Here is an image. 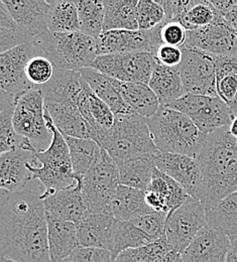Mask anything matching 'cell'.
<instances>
[{"label":"cell","instance_id":"obj_25","mask_svg":"<svg viewBox=\"0 0 237 262\" xmlns=\"http://www.w3.org/2000/svg\"><path fill=\"white\" fill-rule=\"evenodd\" d=\"M48 243L52 262H62L78 247L77 227L75 223L54 219L47 216Z\"/></svg>","mask_w":237,"mask_h":262},{"label":"cell","instance_id":"obj_46","mask_svg":"<svg viewBox=\"0 0 237 262\" xmlns=\"http://www.w3.org/2000/svg\"><path fill=\"white\" fill-rule=\"evenodd\" d=\"M62 262H113V259L108 250L80 246Z\"/></svg>","mask_w":237,"mask_h":262},{"label":"cell","instance_id":"obj_26","mask_svg":"<svg viewBox=\"0 0 237 262\" xmlns=\"http://www.w3.org/2000/svg\"><path fill=\"white\" fill-rule=\"evenodd\" d=\"M45 110L63 135L91 139L86 121L80 113L77 104L45 103Z\"/></svg>","mask_w":237,"mask_h":262},{"label":"cell","instance_id":"obj_28","mask_svg":"<svg viewBox=\"0 0 237 262\" xmlns=\"http://www.w3.org/2000/svg\"><path fill=\"white\" fill-rule=\"evenodd\" d=\"M154 242L141 226L138 218L130 221L116 220L109 252L114 260L121 252L127 249L143 247Z\"/></svg>","mask_w":237,"mask_h":262},{"label":"cell","instance_id":"obj_10","mask_svg":"<svg viewBox=\"0 0 237 262\" xmlns=\"http://www.w3.org/2000/svg\"><path fill=\"white\" fill-rule=\"evenodd\" d=\"M205 226H207V216L203 204L190 196L183 205L168 214L166 240L170 251L183 254Z\"/></svg>","mask_w":237,"mask_h":262},{"label":"cell","instance_id":"obj_5","mask_svg":"<svg viewBox=\"0 0 237 262\" xmlns=\"http://www.w3.org/2000/svg\"><path fill=\"white\" fill-rule=\"evenodd\" d=\"M40 56L48 58L56 69L81 72L90 68L98 57L95 38L81 32L48 33L34 38Z\"/></svg>","mask_w":237,"mask_h":262},{"label":"cell","instance_id":"obj_38","mask_svg":"<svg viewBox=\"0 0 237 262\" xmlns=\"http://www.w3.org/2000/svg\"><path fill=\"white\" fill-rule=\"evenodd\" d=\"M147 190L156 192L165 200L169 213L179 208L190 198L188 193L175 180L157 167L154 170L153 179Z\"/></svg>","mask_w":237,"mask_h":262},{"label":"cell","instance_id":"obj_15","mask_svg":"<svg viewBox=\"0 0 237 262\" xmlns=\"http://www.w3.org/2000/svg\"><path fill=\"white\" fill-rule=\"evenodd\" d=\"M159 170L175 180L190 196L198 200L201 188L199 161L184 155L159 151L155 157Z\"/></svg>","mask_w":237,"mask_h":262},{"label":"cell","instance_id":"obj_32","mask_svg":"<svg viewBox=\"0 0 237 262\" xmlns=\"http://www.w3.org/2000/svg\"><path fill=\"white\" fill-rule=\"evenodd\" d=\"M137 0H106L104 1L105 16L103 32L137 31Z\"/></svg>","mask_w":237,"mask_h":262},{"label":"cell","instance_id":"obj_14","mask_svg":"<svg viewBox=\"0 0 237 262\" xmlns=\"http://www.w3.org/2000/svg\"><path fill=\"white\" fill-rule=\"evenodd\" d=\"M183 47L197 49L217 57L233 56L237 55V33L218 12L211 25L188 32Z\"/></svg>","mask_w":237,"mask_h":262},{"label":"cell","instance_id":"obj_35","mask_svg":"<svg viewBox=\"0 0 237 262\" xmlns=\"http://www.w3.org/2000/svg\"><path fill=\"white\" fill-rule=\"evenodd\" d=\"M50 13L48 19L49 32L57 33L80 32L78 9L76 1H49Z\"/></svg>","mask_w":237,"mask_h":262},{"label":"cell","instance_id":"obj_23","mask_svg":"<svg viewBox=\"0 0 237 262\" xmlns=\"http://www.w3.org/2000/svg\"><path fill=\"white\" fill-rule=\"evenodd\" d=\"M80 73L92 91L110 107L114 115L135 113L120 94L118 80L112 79L93 68H85Z\"/></svg>","mask_w":237,"mask_h":262},{"label":"cell","instance_id":"obj_51","mask_svg":"<svg viewBox=\"0 0 237 262\" xmlns=\"http://www.w3.org/2000/svg\"><path fill=\"white\" fill-rule=\"evenodd\" d=\"M159 262H183L182 254L175 251H169Z\"/></svg>","mask_w":237,"mask_h":262},{"label":"cell","instance_id":"obj_18","mask_svg":"<svg viewBox=\"0 0 237 262\" xmlns=\"http://www.w3.org/2000/svg\"><path fill=\"white\" fill-rule=\"evenodd\" d=\"M35 152L17 148L0 155L1 189L9 193H15L27 188L33 181V174L28 167V164L31 163L39 166Z\"/></svg>","mask_w":237,"mask_h":262},{"label":"cell","instance_id":"obj_1","mask_svg":"<svg viewBox=\"0 0 237 262\" xmlns=\"http://www.w3.org/2000/svg\"><path fill=\"white\" fill-rule=\"evenodd\" d=\"M42 185L33 180L26 189L9 193L1 189L0 252L15 262H52L48 220L40 196Z\"/></svg>","mask_w":237,"mask_h":262},{"label":"cell","instance_id":"obj_52","mask_svg":"<svg viewBox=\"0 0 237 262\" xmlns=\"http://www.w3.org/2000/svg\"><path fill=\"white\" fill-rule=\"evenodd\" d=\"M229 131L237 139V116L233 118V120L229 126Z\"/></svg>","mask_w":237,"mask_h":262},{"label":"cell","instance_id":"obj_42","mask_svg":"<svg viewBox=\"0 0 237 262\" xmlns=\"http://www.w3.org/2000/svg\"><path fill=\"white\" fill-rule=\"evenodd\" d=\"M16 104L10 105L0 112V154L17 149L23 141V137L16 133L13 126Z\"/></svg>","mask_w":237,"mask_h":262},{"label":"cell","instance_id":"obj_16","mask_svg":"<svg viewBox=\"0 0 237 262\" xmlns=\"http://www.w3.org/2000/svg\"><path fill=\"white\" fill-rule=\"evenodd\" d=\"M97 54L123 55L130 53H150L155 56L157 46L150 31H108L96 39Z\"/></svg>","mask_w":237,"mask_h":262},{"label":"cell","instance_id":"obj_45","mask_svg":"<svg viewBox=\"0 0 237 262\" xmlns=\"http://www.w3.org/2000/svg\"><path fill=\"white\" fill-rule=\"evenodd\" d=\"M161 45L182 48L187 39L188 31L178 21H164L157 28Z\"/></svg>","mask_w":237,"mask_h":262},{"label":"cell","instance_id":"obj_4","mask_svg":"<svg viewBox=\"0 0 237 262\" xmlns=\"http://www.w3.org/2000/svg\"><path fill=\"white\" fill-rule=\"evenodd\" d=\"M45 118L48 127L53 133V141L46 150L35 152L39 166L31 163L28 164L33 180L39 182L45 188L40 198L50 196L78 182L73 171L70 150L64 135L55 126L46 110Z\"/></svg>","mask_w":237,"mask_h":262},{"label":"cell","instance_id":"obj_53","mask_svg":"<svg viewBox=\"0 0 237 262\" xmlns=\"http://www.w3.org/2000/svg\"><path fill=\"white\" fill-rule=\"evenodd\" d=\"M229 108H230V110H231V112H232V114H233V116L234 117H236L237 116V95L236 98L235 100L229 105Z\"/></svg>","mask_w":237,"mask_h":262},{"label":"cell","instance_id":"obj_21","mask_svg":"<svg viewBox=\"0 0 237 262\" xmlns=\"http://www.w3.org/2000/svg\"><path fill=\"white\" fill-rule=\"evenodd\" d=\"M17 26L36 38L49 32L50 3L46 0H3Z\"/></svg>","mask_w":237,"mask_h":262},{"label":"cell","instance_id":"obj_44","mask_svg":"<svg viewBox=\"0 0 237 262\" xmlns=\"http://www.w3.org/2000/svg\"><path fill=\"white\" fill-rule=\"evenodd\" d=\"M56 72L54 64L46 57L36 56L26 68V76L34 88H41L51 82Z\"/></svg>","mask_w":237,"mask_h":262},{"label":"cell","instance_id":"obj_29","mask_svg":"<svg viewBox=\"0 0 237 262\" xmlns=\"http://www.w3.org/2000/svg\"><path fill=\"white\" fill-rule=\"evenodd\" d=\"M148 86L156 94L161 106L167 107L170 103L182 98L186 93L180 73L177 68L156 66Z\"/></svg>","mask_w":237,"mask_h":262},{"label":"cell","instance_id":"obj_34","mask_svg":"<svg viewBox=\"0 0 237 262\" xmlns=\"http://www.w3.org/2000/svg\"><path fill=\"white\" fill-rule=\"evenodd\" d=\"M68 144L71 163L76 179H82L98 157L101 147L92 139L64 135Z\"/></svg>","mask_w":237,"mask_h":262},{"label":"cell","instance_id":"obj_11","mask_svg":"<svg viewBox=\"0 0 237 262\" xmlns=\"http://www.w3.org/2000/svg\"><path fill=\"white\" fill-rule=\"evenodd\" d=\"M183 60L177 67L186 94L218 97L216 91V56L182 47Z\"/></svg>","mask_w":237,"mask_h":262},{"label":"cell","instance_id":"obj_24","mask_svg":"<svg viewBox=\"0 0 237 262\" xmlns=\"http://www.w3.org/2000/svg\"><path fill=\"white\" fill-rule=\"evenodd\" d=\"M83 82L80 72L56 69L51 82L39 89L44 93L45 103H73L78 105Z\"/></svg>","mask_w":237,"mask_h":262},{"label":"cell","instance_id":"obj_30","mask_svg":"<svg viewBox=\"0 0 237 262\" xmlns=\"http://www.w3.org/2000/svg\"><path fill=\"white\" fill-rule=\"evenodd\" d=\"M155 157L156 156H141L116 164L119 169L120 184L146 191L150 185L154 170L157 167Z\"/></svg>","mask_w":237,"mask_h":262},{"label":"cell","instance_id":"obj_22","mask_svg":"<svg viewBox=\"0 0 237 262\" xmlns=\"http://www.w3.org/2000/svg\"><path fill=\"white\" fill-rule=\"evenodd\" d=\"M116 219L111 215L88 213L76 224L82 247L110 250Z\"/></svg>","mask_w":237,"mask_h":262},{"label":"cell","instance_id":"obj_48","mask_svg":"<svg viewBox=\"0 0 237 262\" xmlns=\"http://www.w3.org/2000/svg\"><path fill=\"white\" fill-rule=\"evenodd\" d=\"M211 3L215 7V9L223 16L236 4L237 0L236 1H232V0H216V1H211Z\"/></svg>","mask_w":237,"mask_h":262},{"label":"cell","instance_id":"obj_41","mask_svg":"<svg viewBox=\"0 0 237 262\" xmlns=\"http://www.w3.org/2000/svg\"><path fill=\"white\" fill-rule=\"evenodd\" d=\"M170 251L166 238L149 245L127 249L121 252L113 262H159Z\"/></svg>","mask_w":237,"mask_h":262},{"label":"cell","instance_id":"obj_54","mask_svg":"<svg viewBox=\"0 0 237 262\" xmlns=\"http://www.w3.org/2000/svg\"><path fill=\"white\" fill-rule=\"evenodd\" d=\"M0 262H15V261H13V260H11V259H8V258H6V257H2V256H1V259H0Z\"/></svg>","mask_w":237,"mask_h":262},{"label":"cell","instance_id":"obj_43","mask_svg":"<svg viewBox=\"0 0 237 262\" xmlns=\"http://www.w3.org/2000/svg\"><path fill=\"white\" fill-rule=\"evenodd\" d=\"M139 31H150L165 21L166 14L158 1L139 0L136 7Z\"/></svg>","mask_w":237,"mask_h":262},{"label":"cell","instance_id":"obj_36","mask_svg":"<svg viewBox=\"0 0 237 262\" xmlns=\"http://www.w3.org/2000/svg\"><path fill=\"white\" fill-rule=\"evenodd\" d=\"M216 91L228 106L237 95V55L216 56Z\"/></svg>","mask_w":237,"mask_h":262},{"label":"cell","instance_id":"obj_20","mask_svg":"<svg viewBox=\"0 0 237 262\" xmlns=\"http://www.w3.org/2000/svg\"><path fill=\"white\" fill-rule=\"evenodd\" d=\"M40 199L46 215L54 219L77 224L89 213L82 196L79 182Z\"/></svg>","mask_w":237,"mask_h":262},{"label":"cell","instance_id":"obj_49","mask_svg":"<svg viewBox=\"0 0 237 262\" xmlns=\"http://www.w3.org/2000/svg\"><path fill=\"white\" fill-rule=\"evenodd\" d=\"M228 237L230 241V246L227 253L226 262H237V234Z\"/></svg>","mask_w":237,"mask_h":262},{"label":"cell","instance_id":"obj_13","mask_svg":"<svg viewBox=\"0 0 237 262\" xmlns=\"http://www.w3.org/2000/svg\"><path fill=\"white\" fill-rule=\"evenodd\" d=\"M36 56H40V52L34 39L0 55V87L2 92L20 96L29 90L35 89L26 76V68Z\"/></svg>","mask_w":237,"mask_h":262},{"label":"cell","instance_id":"obj_6","mask_svg":"<svg viewBox=\"0 0 237 262\" xmlns=\"http://www.w3.org/2000/svg\"><path fill=\"white\" fill-rule=\"evenodd\" d=\"M99 146L116 164L141 156H156L155 145L145 118L134 114L115 115L112 128L106 133Z\"/></svg>","mask_w":237,"mask_h":262},{"label":"cell","instance_id":"obj_37","mask_svg":"<svg viewBox=\"0 0 237 262\" xmlns=\"http://www.w3.org/2000/svg\"><path fill=\"white\" fill-rule=\"evenodd\" d=\"M80 32L97 39L103 33L105 6L104 1H76Z\"/></svg>","mask_w":237,"mask_h":262},{"label":"cell","instance_id":"obj_39","mask_svg":"<svg viewBox=\"0 0 237 262\" xmlns=\"http://www.w3.org/2000/svg\"><path fill=\"white\" fill-rule=\"evenodd\" d=\"M30 35L25 33L13 19L9 9L0 0V52H8L18 46L33 41Z\"/></svg>","mask_w":237,"mask_h":262},{"label":"cell","instance_id":"obj_27","mask_svg":"<svg viewBox=\"0 0 237 262\" xmlns=\"http://www.w3.org/2000/svg\"><path fill=\"white\" fill-rule=\"evenodd\" d=\"M146 204L145 191L120 185L113 199L112 214L116 220L130 221L154 214Z\"/></svg>","mask_w":237,"mask_h":262},{"label":"cell","instance_id":"obj_2","mask_svg":"<svg viewBox=\"0 0 237 262\" xmlns=\"http://www.w3.org/2000/svg\"><path fill=\"white\" fill-rule=\"evenodd\" d=\"M201 170L198 200L211 207L237 191V139L224 127L207 135L197 158Z\"/></svg>","mask_w":237,"mask_h":262},{"label":"cell","instance_id":"obj_19","mask_svg":"<svg viewBox=\"0 0 237 262\" xmlns=\"http://www.w3.org/2000/svg\"><path fill=\"white\" fill-rule=\"evenodd\" d=\"M229 237L210 226L201 230L183 252V262H226Z\"/></svg>","mask_w":237,"mask_h":262},{"label":"cell","instance_id":"obj_31","mask_svg":"<svg viewBox=\"0 0 237 262\" xmlns=\"http://www.w3.org/2000/svg\"><path fill=\"white\" fill-rule=\"evenodd\" d=\"M118 89L133 111L143 118L154 116L161 107L156 94L148 85L119 81Z\"/></svg>","mask_w":237,"mask_h":262},{"label":"cell","instance_id":"obj_50","mask_svg":"<svg viewBox=\"0 0 237 262\" xmlns=\"http://www.w3.org/2000/svg\"><path fill=\"white\" fill-rule=\"evenodd\" d=\"M223 17L237 33V3L225 15H223Z\"/></svg>","mask_w":237,"mask_h":262},{"label":"cell","instance_id":"obj_3","mask_svg":"<svg viewBox=\"0 0 237 262\" xmlns=\"http://www.w3.org/2000/svg\"><path fill=\"white\" fill-rule=\"evenodd\" d=\"M159 151L198 158L207 134L199 130L185 114L161 106L158 112L145 118Z\"/></svg>","mask_w":237,"mask_h":262},{"label":"cell","instance_id":"obj_40","mask_svg":"<svg viewBox=\"0 0 237 262\" xmlns=\"http://www.w3.org/2000/svg\"><path fill=\"white\" fill-rule=\"evenodd\" d=\"M218 12L208 0H192L190 7L175 21L181 24L188 32L211 25Z\"/></svg>","mask_w":237,"mask_h":262},{"label":"cell","instance_id":"obj_47","mask_svg":"<svg viewBox=\"0 0 237 262\" xmlns=\"http://www.w3.org/2000/svg\"><path fill=\"white\" fill-rule=\"evenodd\" d=\"M155 58L159 65L169 68H177L183 60V52L181 48L162 45L157 50Z\"/></svg>","mask_w":237,"mask_h":262},{"label":"cell","instance_id":"obj_12","mask_svg":"<svg viewBox=\"0 0 237 262\" xmlns=\"http://www.w3.org/2000/svg\"><path fill=\"white\" fill-rule=\"evenodd\" d=\"M157 65L150 53H130L98 56L90 68L121 82L148 85Z\"/></svg>","mask_w":237,"mask_h":262},{"label":"cell","instance_id":"obj_17","mask_svg":"<svg viewBox=\"0 0 237 262\" xmlns=\"http://www.w3.org/2000/svg\"><path fill=\"white\" fill-rule=\"evenodd\" d=\"M78 108L86 121L90 138L99 145L106 133L114 125V113L110 107L92 91L85 81L83 82Z\"/></svg>","mask_w":237,"mask_h":262},{"label":"cell","instance_id":"obj_9","mask_svg":"<svg viewBox=\"0 0 237 262\" xmlns=\"http://www.w3.org/2000/svg\"><path fill=\"white\" fill-rule=\"evenodd\" d=\"M167 107L187 115L207 135L229 127L234 118L229 106L219 97L185 94Z\"/></svg>","mask_w":237,"mask_h":262},{"label":"cell","instance_id":"obj_55","mask_svg":"<svg viewBox=\"0 0 237 262\" xmlns=\"http://www.w3.org/2000/svg\"></svg>","mask_w":237,"mask_h":262},{"label":"cell","instance_id":"obj_7","mask_svg":"<svg viewBox=\"0 0 237 262\" xmlns=\"http://www.w3.org/2000/svg\"><path fill=\"white\" fill-rule=\"evenodd\" d=\"M89 213L112 214V203L120 184L119 169L110 155L101 148L82 179H77Z\"/></svg>","mask_w":237,"mask_h":262},{"label":"cell","instance_id":"obj_33","mask_svg":"<svg viewBox=\"0 0 237 262\" xmlns=\"http://www.w3.org/2000/svg\"><path fill=\"white\" fill-rule=\"evenodd\" d=\"M206 210L207 225L227 236L237 234V191Z\"/></svg>","mask_w":237,"mask_h":262},{"label":"cell","instance_id":"obj_8","mask_svg":"<svg viewBox=\"0 0 237 262\" xmlns=\"http://www.w3.org/2000/svg\"><path fill=\"white\" fill-rule=\"evenodd\" d=\"M13 126L36 151H44L51 145L53 133L45 118V98L40 89L29 90L19 97L13 114Z\"/></svg>","mask_w":237,"mask_h":262}]
</instances>
